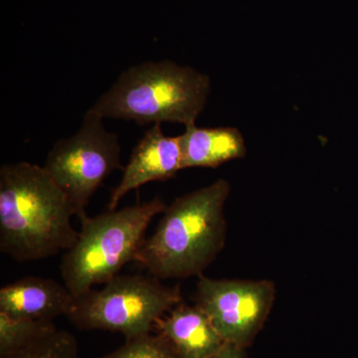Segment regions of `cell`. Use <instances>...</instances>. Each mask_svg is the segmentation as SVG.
I'll return each instance as SVG.
<instances>
[{
    "label": "cell",
    "mask_w": 358,
    "mask_h": 358,
    "mask_svg": "<svg viewBox=\"0 0 358 358\" xmlns=\"http://www.w3.org/2000/svg\"><path fill=\"white\" fill-rule=\"evenodd\" d=\"M179 358H209L227 345L207 313L195 303H178L155 324Z\"/></svg>",
    "instance_id": "10"
},
{
    "label": "cell",
    "mask_w": 358,
    "mask_h": 358,
    "mask_svg": "<svg viewBox=\"0 0 358 358\" xmlns=\"http://www.w3.org/2000/svg\"><path fill=\"white\" fill-rule=\"evenodd\" d=\"M0 358H80L74 334L56 329L24 348Z\"/></svg>",
    "instance_id": "13"
},
{
    "label": "cell",
    "mask_w": 358,
    "mask_h": 358,
    "mask_svg": "<svg viewBox=\"0 0 358 358\" xmlns=\"http://www.w3.org/2000/svg\"><path fill=\"white\" fill-rule=\"evenodd\" d=\"M210 91L207 75L173 61L143 62L124 71L91 110L103 119L138 124H195Z\"/></svg>",
    "instance_id": "3"
},
{
    "label": "cell",
    "mask_w": 358,
    "mask_h": 358,
    "mask_svg": "<svg viewBox=\"0 0 358 358\" xmlns=\"http://www.w3.org/2000/svg\"><path fill=\"white\" fill-rule=\"evenodd\" d=\"M181 167H212L215 169L246 155L243 136L235 128H199L195 124L185 127L179 136Z\"/></svg>",
    "instance_id": "11"
},
{
    "label": "cell",
    "mask_w": 358,
    "mask_h": 358,
    "mask_svg": "<svg viewBox=\"0 0 358 358\" xmlns=\"http://www.w3.org/2000/svg\"><path fill=\"white\" fill-rule=\"evenodd\" d=\"M103 120L88 110L79 131L58 141L43 166L67 195L75 216L81 221L88 217L90 200L105 179L122 169L119 138L105 129Z\"/></svg>",
    "instance_id": "6"
},
{
    "label": "cell",
    "mask_w": 358,
    "mask_h": 358,
    "mask_svg": "<svg viewBox=\"0 0 358 358\" xmlns=\"http://www.w3.org/2000/svg\"><path fill=\"white\" fill-rule=\"evenodd\" d=\"M195 301L228 345L247 348L260 333L274 305L272 282L214 280L199 275Z\"/></svg>",
    "instance_id": "7"
},
{
    "label": "cell",
    "mask_w": 358,
    "mask_h": 358,
    "mask_svg": "<svg viewBox=\"0 0 358 358\" xmlns=\"http://www.w3.org/2000/svg\"><path fill=\"white\" fill-rule=\"evenodd\" d=\"M179 136H166L162 124H155L134 148L128 164L122 169L119 185L110 193L109 210L117 209L120 201L131 190L152 181H166L176 176L181 167Z\"/></svg>",
    "instance_id": "8"
},
{
    "label": "cell",
    "mask_w": 358,
    "mask_h": 358,
    "mask_svg": "<svg viewBox=\"0 0 358 358\" xmlns=\"http://www.w3.org/2000/svg\"><path fill=\"white\" fill-rule=\"evenodd\" d=\"M102 358H179L169 339L162 334H138Z\"/></svg>",
    "instance_id": "14"
},
{
    "label": "cell",
    "mask_w": 358,
    "mask_h": 358,
    "mask_svg": "<svg viewBox=\"0 0 358 358\" xmlns=\"http://www.w3.org/2000/svg\"><path fill=\"white\" fill-rule=\"evenodd\" d=\"M229 193L230 183L219 179L174 200L154 234L143 240L136 262L159 280L203 274L225 244Z\"/></svg>",
    "instance_id": "2"
},
{
    "label": "cell",
    "mask_w": 358,
    "mask_h": 358,
    "mask_svg": "<svg viewBox=\"0 0 358 358\" xmlns=\"http://www.w3.org/2000/svg\"><path fill=\"white\" fill-rule=\"evenodd\" d=\"M103 285L75 296L66 317L78 329L117 331L126 338L150 333L157 320L182 301L178 285L166 286L152 275H117Z\"/></svg>",
    "instance_id": "5"
},
{
    "label": "cell",
    "mask_w": 358,
    "mask_h": 358,
    "mask_svg": "<svg viewBox=\"0 0 358 358\" xmlns=\"http://www.w3.org/2000/svg\"><path fill=\"white\" fill-rule=\"evenodd\" d=\"M166 207L164 200L155 197L82 220L76 243L61 260L66 288L78 296L119 275L127 264L136 261L148 225Z\"/></svg>",
    "instance_id": "4"
},
{
    "label": "cell",
    "mask_w": 358,
    "mask_h": 358,
    "mask_svg": "<svg viewBox=\"0 0 358 358\" xmlns=\"http://www.w3.org/2000/svg\"><path fill=\"white\" fill-rule=\"evenodd\" d=\"M74 300L65 285L46 278L26 277L0 289V313L17 319L54 322L70 313Z\"/></svg>",
    "instance_id": "9"
},
{
    "label": "cell",
    "mask_w": 358,
    "mask_h": 358,
    "mask_svg": "<svg viewBox=\"0 0 358 358\" xmlns=\"http://www.w3.org/2000/svg\"><path fill=\"white\" fill-rule=\"evenodd\" d=\"M209 358H248L246 348L233 345H226L220 352Z\"/></svg>",
    "instance_id": "15"
},
{
    "label": "cell",
    "mask_w": 358,
    "mask_h": 358,
    "mask_svg": "<svg viewBox=\"0 0 358 358\" xmlns=\"http://www.w3.org/2000/svg\"><path fill=\"white\" fill-rule=\"evenodd\" d=\"M67 195L43 166L21 162L0 169V251L16 262L66 252L79 232Z\"/></svg>",
    "instance_id": "1"
},
{
    "label": "cell",
    "mask_w": 358,
    "mask_h": 358,
    "mask_svg": "<svg viewBox=\"0 0 358 358\" xmlns=\"http://www.w3.org/2000/svg\"><path fill=\"white\" fill-rule=\"evenodd\" d=\"M56 329L51 320L17 319L0 313V357L17 352Z\"/></svg>",
    "instance_id": "12"
}]
</instances>
